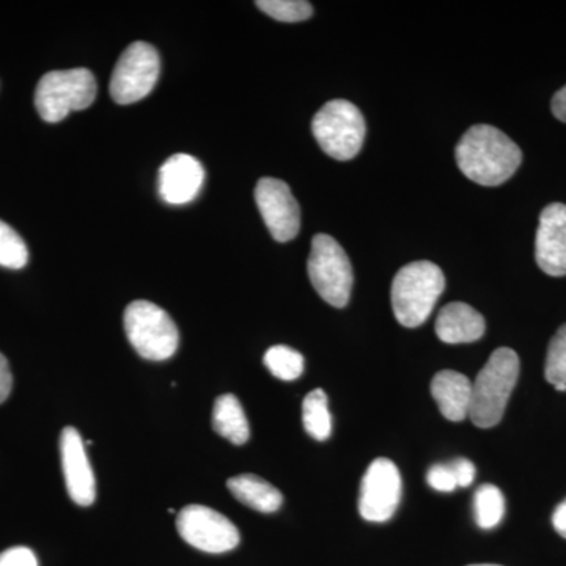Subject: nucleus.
I'll list each match as a JSON object with an SVG mask.
<instances>
[{
	"label": "nucleus",
	"instance_id": "obj_28",
	"mask_svg": "<svg viewBox=\"0 0 566 566\" xmlns=\"http://www.w3.org/2000/svg\"><path fill=\"white\" fill-rule=\"evenodd\" d=\"M11 387H13V376H11L10 364L0 353V405L10 397Z\"/></svg>",
	"mask_w": 566,
	"mask_h": 566
},
{
	"label": "nucleus",
	"instance_id": "obj_24",
	"mask_svg": "<svg viewBox=\"0 0 566 566\" xmlns=\"http://www.w3.org/2000/svg\"><path fill=\"white\" fill-rule=\"evenodd\" d=\"M545 376L549 385L566 386V324L551 338Z\"/></svg>",
	"mask_w": 566,
	"mask_h": 566
},
{
	"label": "nucleus",
	"instance_id": "obj_19",
	"mask_svg": "<svg viewBox=\"0 0 566 566\" xmlns=\"http://www.w3.org/2000/svg\"><path fill=\"white\" fill-rule=\"evenodd\" d=\"M303 423L305 431L315 441H326L333 433V417H331L327 395L323 389L312 390L304 398Z\"/></svg>",
	"mask_w": 566,
	"mask_h": 566
},
{
	"label": "nucleus",
	"instance_id": "obj_5",
	"mask_svg": "<svg viewBox=\"0 0 566 566\" xmlns=\"http://www.w3.org/2000/svg\"><path fill=\"white\" fill-rule=\"evenodd\" d=\"M126 337L147 360H167L180 344L177 324L164 308L150 301H134L123 315Z\"/></svg>",
	"mask_w": 566,
	"mask_h": 566
},
{
	"label": "nucleus",
	"instance_id": "obj_17",
	"mask_svg": "<svg viewBox=\"0 0 566 566\" xmlns=\"http://www.w3.org/2000/svg\"><path fill=\"white\" fill-rule=\"evenodd\" d=\"M230 493L241 502L260 513H274L282 506L283 495L277 488L260 479L259 475L243 474L227 482Z\"/></svg>",
	"mask_w": 566,
	"mask_h": 566
},
{
	"label": "nucleus",
	"instance_id": "obj_18",
	"mask_svg": "<svg viewBox=\"0 0 566 566\" xmlns=\"http://www.w3.org/2000/svg\"><path fill=\"white\" fill-rule=\"evenodd\" d=\"M212 430L234 446H244L251 438L243 406L232 394L221 395L212 408Z\"/></svg>",
	"mask_w": 566,
	"mask_h": 566
},
{
	"label": "nucleus",
	"instance_id": "obj_2",
	"mask_svg": "<svg viewBox=\"0 0 566 566\" xmlns=\"http://www.w3.org/2000/svg\"><path fill=\"white\" fill-rule=\"evenodd\" d=\"M520 357L510 348H499L491 354L485 367L472 382V401L469 419L479 428H493L501 422L510 395L520 378Z\"/></svg>",
	"mask_w": 566,
	"mask_h": 566
},
{
	"label": "nucleus",
	"instance_id": "obj_20",
	"mask_svg": "<svg viewBox=\"0 0 566 566\" xmlns=\"http://www.w3.org/2000/svg\"><path fill=\"white\" fill-rule=\"evenodd\" d=\"M475 523L480 528L497 527L505 515V497L494 485H482L475 491L474 499Z\"/></svg>",
	"mask_w": 566,
	"mask_h": 566
},
{
	"label": "nucleus",
	"instance_id": "obj_3",
	"mask_svg": "<svg viewBox=\"0 0 566 566\" xmlns=\"http://www.w3.org/2000/svg\"><path fill=\"white\" fill-rule=\"evenodd\" d=\"M444 289V273L438 264L427 260L406 264L395 275L390 292L395 318L405 327L422 326Z\"/></svg>",
	"mask_w": 566,
	"mask_h": 566
},
{
	"label": "nucleus",
	"instance_id": "obj_22",
	"mask_svg": "<svg viewBox=\"0 0 566 566\" xmlns=\"http://www.w3.org/2000/svg\"><path fill=\"white\" fill-rule=\"evenodd\" d=\"M29 262L28 245L13 229L0 221V266L7 270H22Z\"/></svg>",
	"mask_w": 566,
	"mask_h": 566
},
{
	"label": "nucleus",
	"instance_id": "obj_12",
	"mask_svg": "<svg viewBox=\"0 0 566 566\" xmlns=\"http://www.w3.org/2000/svg\"><path fill=\"white\" fill-rule=\"evenodd\" d=\"M535 259L543 273L553 277L566 275V205H547L539 214Z\"/></svg>",
	"mask_w": 566,
	"mask_h": 566
},
{
	"label": "nucleus",
	"instance_id": "obj_26",
	"mask_svg": "<svg viewBox=\"0 0 566 566\" xmlns=\"http://www.w3.org/2000/svg\"><path fill=\"white\" fill-rule=\"evenodd\" d=\"M0 566H39V560L29 547L17 546L0 554Z\"/></svg>",
	"mask_w": 566,
	"mask_h": 566
},
{
	"label": "nucleus",
	"instance_id": "obj_16",
	"mask_svg": "<svg viewBox=\"0 0 566 566\" xmlns=\"http://www.w3.org/2000/svg\"><path fill=\"white\" fill-rule=\"evenodd\" d=\"M433 395L439 411L450 422H463L469 417L472 401V382L468 376L453 370L436 374L431 381Z\"/></svg>",
	"mask_w": 566,
	"mask_h": 566
},
{
	"label": "nucleus",
	"instance_id": "obj_32",
	"mask_svg": "<svg viewBox=\"0 0 566 566\" xmlns=\"http://www.w3.org/2000/svg\"><path fill=\"white\" fill-rule=\"evenodd\" d=\"M469 566H501V565H490V564H483V565H469Z\"/></svg>",
	"mask_w": 566,
	"mask_h": 566
},
{
	"label": "nucleus",
	"instance_id": "obj_8",
	"mask_svg": "<svg viewBox=\"0 0 566 566\" xmlns=\"http://www.w3.org/2000/svg\"><path fill=\"white\" fill-rule=\"evenodd\" d=\"M161 61L151 44L136 41L118 59L112 73L109 92L115 103L126 106L150 95L158 82Z\"/></svg>",
	"mask_w": 566,
	"mask_h": 566
},
{
	"label": "nucleus",
	"instance_id": "obj_7",
	"mask_svg": "<svg viewBox=\"0 0 566 566\" xmlns=\"http://www.w3.org/2000/svg\"><path fill=\"white\" fill-rule=\"evenodd\" d=\"M307 270L312 286L327 304L346 307L352 297L353 266L344 248L333 237L319 233L312 240Z\"/></svg>",
	"mask_w": 566,
	"mask_h": 566
},
{
	"label": "nucleus",
	"instance_id": "obj_27",
	"mask_svg": "<svg viewBox=\"0 0 566 566\" xmlns=\"http://www.w3.org/2000/svg\"><path fill=\"white\" fill-rule=\"evenodd\" d=\"M450 469H452L453 476H455L457 486L468 488L472 485L475 480V465L472 461L465 458H457L450 461Z\"/></svg>",
	"mask_w": 566,
	"mask_h": 566
},
{
	"label": "nucleus",
	"instance_id": "obj_31",
	"mask_svg": "<svg viewBox=\"0 0 566 566\" xmlns=\"http://www.w3.org/2000/svg\"><path fill=\"white\" fill-rule=\"evenodd\" d=\"M554 389H556L557 392H566V386H556Z\"/></svg>",
	"mask_w": 566,
	"mask_h": 566
},
{
	"label": "nucleus",
	"instance_id": "obj_10",
	"mask_svg": "<svg viewBox=\"0 0 566 566\" xmlns=\"http://www.w3.org/2000/svg\"><path fill=\"white\" fill-rule=\"evenodd\" d=\"M401 499V475L387 458H376L360 483L359 513L370 523L392 520Z\"/></svg>",
	"mask_w": 566,
	"mask_h": 566
},
{
	"label": "nucleus",
	"instance_id": "obj_9",
	"mask_svg": "<svg viewBox=\"0 0 566 566\" xmlns=\"http://www.w3.org/2000/svg\"><path fill=\"white\" fill-rule=\"evenodd\" d=\"M177 531L188 545L210 554H223L240 545V531L229 520L203 505H188L178 513Z\"/></svg>",
	"mask_w": 566,
	"mask_h": 566
},
{
	"label": "nucleus",
	"instance_id": "obj_14",
	"mask_svg": "<svg viewBox=\"0 0 566 566\" xmlns=\"http://www.w3.org/2000/svg\"><path fill=\"white\" fill-rule=\"evenodd\" d=\"M205 180L202 164L193 156L174 155L159 169V196L169 205H186L199 196Z\"/></svg>",
	"mask_w": 566,
	"mask_h": 566
},
{
	"label": "nucleus",
	"instance_id": "obj_15",
	"mask_svg": "<svg viewBox=\"0 0 566 566\" xmlns=\"http://www.w3.org/2000/svg\"><path fill=\"white\" fill-rule=\"evenodd\" d=\"M485 329L483 315L464 303L447 304L436 319V334L447 345L472 344L483 337Z\"/></svg>",
	"mask_w": 566,
	"mask_h": 566
},
{
	"label": "nucleus",
	"instance_id": "obj_13",
	"mask_svg": "<svg viewBox=\"0 0 566 566\" xmlns=\"http://www.w3.org/2000/svg\"><path fill=\"white\" fill-rule=\"evenodd\" d=\"M61 457L63 476L71 501L81 506L92 505L96 497L95 475L85 453L84 441L76 428L66 427L62 431Z\"/></svg>",
	"mask_w": 566,
	"mask_h": 566
},
{
	"label": "nucleus",
	"instance_id": "obj_25",
	"mask_svg": "<svg viewBox=\"0 0 566 566\" xmlns=\"http://www.w3.org/2000/svg\"><path fill=\"white\" fill-rule=\"evenodd\" d=\"M427 482L428 485L439 491V493H452L458 488L455 476H453L449 464L431 465L427 474Z\"/></svg>",
	"mask_w": 566,
	"mask_h": 566
},
{
	"label": "nucleus",
	"instance_id": "obj_29",
	"mask_svg": "<svg viewBox=\"0 0 566 566\" xmlns=\"http://www.w3.org/2000/svg\"><path fill=\"white\" fill-rule=\"evenodd\" d=\"M551 109H553V114L556 115L557 120L566 123V85L554 95Z\"/></svg>",
	"mask_w": 566,
	"mask_h": 566
},
{
	"label": "nucleus",
	"instance_id": "obj_11",
	"mask_svg": "<svg viewBox=\"0 0 566 566\" xmlns=\"http://www.w3.org/2000/svg\"><path fill=\"white\" fill-rule=\"evenodd\" d=\"M255 202L275 241L289 243L296 238L301 229V208L285 181L262 178L256 182Z\"/></svg>",
	"mask_w": 566,
	"mask_h": 566
},
{
	"label": "nucleus",
	"instance_id": "obj_23",
	"mask_svg": "<svg viewBox=\"0 0 566 566\" xmlns=\"http://www.w3.org/2000/svg\"><path fill=\"white\" fill-rule=\"evenodd\" d=\"M255 6L281 22H301L314 14V7L305 0H259Z\"/></svg>",
	"mask_w": 566,
	"mask_h": 566
},
{
	"label": "nucleus",
	"instance_id": "obj_1",
	"mask_svg": "<svg viewBox=\"0 0 566 566\" xmlns=\"http://www.w3.org/2000/svg\"><path fill=\"white\" fill-rule=\"evenodd\" d=\"M457 164L461 172L482 186H501L509 181L523 163V151L501 129L475 125L457 145Z\"/></svg>",
	"mask_w": 566,
	"mask_h": 566
},
{
	"label": "nucleus",
	"instance_id": "obj_6",
	"mask_svg": "<svg viewBox=\"0 0 566 566\" xmlns=\"http://www.w3.org/2000/svg\"><path fill=\"white\" fill-rule=\"evenodd\" d=\"M312 132L326 155L337 161H349L363 148L367 125L363 112L353 103L333 99L315 115Z\"/></svg>",
	"mask_w": 566,
	"mask_h": 566
},
{
	"label": "nucleus",
	"instance_id": "obj_21",
	"mask_svg": "<svg viewBox=\"0 0 566 566\" xmlns=\"http://www.w3.org/2000/svg\"><path fill=\"white\" fill-rule=\"evenodd\" d=\"M263 363L271 375L282 381H294L304 371L303 354L285 345L271 346L264 354Z\"/></svg>",
	"mask_w": 566,
	"mask_h": 566
},
{
	"label": "nucleus",
	"instance_id": "obj_4",
	"mask_svg": "<svg viewBox=\"0 0 566 566\" xmlns=\"http://www.w3.org/2000/svg\"><path fill=\"white\" fill-rule=\"evenodd\" d=\"M96 80L87 69L51 71L41 77L35 91V107L48 123L65 120L71 112L91 107L96 98Z\"/></svg>",
	"mask_w": 566,
	"mask_h": 566
},
{
	"label": "nucleus",
	"instance_id": "obj_30",
	"mask_svg": "<svg viewBox=\"0 0 566 566\" xmlns=\"http://www.w3.org/2000/svg\"><path fill=\"white\" fill-rule=\"evenodd\" d=\"M553 526L556 528L558 535L566 538V499L557 506L553 515Z\"/></svg>",
	"mask_w": 566,
	"mask_h": 566
}]
</instances>
